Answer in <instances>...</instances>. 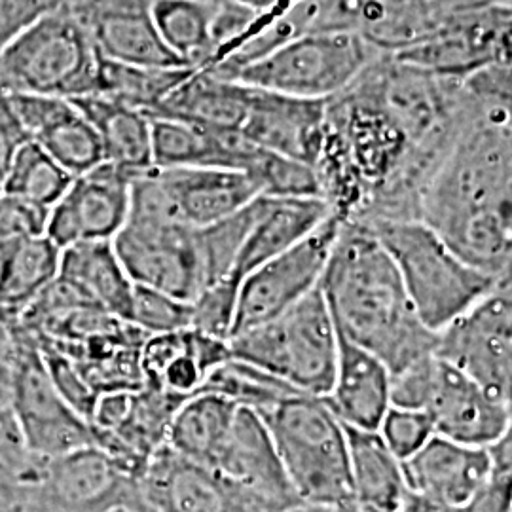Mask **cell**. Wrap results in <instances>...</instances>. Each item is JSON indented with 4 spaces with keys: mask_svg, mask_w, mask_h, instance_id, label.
Returning <instances> with one entry per match:
<instances>
[{
    "mask_svg": "<svg viewBox=\"0 0 512 512\" xmlns=\"http://www.w3.org/2000/svg\"><path fill=\"white\" fill-rule=\"evenodd\" d=\"M128 323L148 336L188 329L192 323V306L171 294L135 285Z\"/></svg>",
    "mask_w": 512,
    "mask_h": 512,
    "instance_id": "cell-40",
    "label": "cell"
},
{
    "mask_svg": "<svg viewBox=\"0 0 512 512\" xmlns=\"http://www.w3.org/2000/svg\"><path fill=\"white\" fill-rule=\"evenodd\" d=\"M319 287L336 330L391 374L433 353L437 332L423 325L393 258L365 224L342 222Z\"/></svg>",
    "mask_w": 512,
    "mask_h": 512,
    "instance_id": "cell-3",
    "label": "cell"
},
{
    "mask_svg": "<svg viewBox=\"0 0 512 512\" xmlns=\"http://www.w3.org/2000/svg\"><path fill=\"white\" fill-rule=\"evenodd\" d=\"M61 0H0V52Z\"/></svg>",
    "mask_w": 512,
    "mask_h": 512,
    "instance_id": "cell-44",
    "label": "cell"
},
{
    "mask_svg": "<svg viewBox=\"0 0 512 512\" xmlns=\"http://www.w3.org/2000/svg\"><path fill=\"white\" fill-rule=\"evenodd\" d=\"M48 211L0 192V266L19 243L42 236Z\"/></svg>",
    "mask_w": 512,
    "mask_h": 512,
    "instance_id": "cell-43",
    "label": "cell"
},
{
    "mask_svg": "<svg viewBox=\"0 0 512 512\" xmlns=\"http://www.w3.org/2000/svg\"><path fill=\"white\" fill-rule=\"evenodd\" d=\"M27 141L29 139L21 128L14 110L10 107L8 95L0 92V192L19 148L23 147Z\"/></svg>",
    "mask_w": 512,
    "mask_h": 512,
    "instance_id": "cell-45",
    "label": "cell"
},
{
    "mask_svg": "<svg viewBox=\"0 0 512 512\" xmlns=\"http://www.w3.org/2000/svg\"><path fill=\"white\" fill-rule=\"evenodd\" d=\"M342 220L330 215L308 238L266 260L239 283L232 334L258 327L319 287Z\"/></svg>",
    "mask_w": 512,
    "mask_h": 512,
    "instance_id": "cell-14",
    "label": "cell"
},
{
    "mask_svg": "<svg viewBox=\"0 0 512 512\" xmlns=\"http://www.w3.org/2000/svg\"><path fill=\"white\" fill-rule=\"evenodd\" d=\"M346 435L353 497L374 511H399L408 497L401 459L385 446L378 431L346 425Z\"/></svg>",
    "mask_w": 512,
    "mask_h": 512,
    "instance_id": "cell-30",
    "label": "cell"
},
{
    "mask_svg": "<svg viewBox=\"0 0 512 512\" xmlns=\"http://www.w3.org/2000/svg\"><path fill=\"white\" fill-rule=\"evenodd\" d=\"M61 249L42 236L25 239L0 266V329L18 325L21 315L59 274Z\"/></svg>",
    "mask_w": 512,
    "mask_h": 512,
    "instance_id": "cell-32",
    "label": "cell"
},
{
    "mask_svg": "<svg viewBox=\"0 0 512 512\" xmlns=\"http://www.w3.org/2000/svg\"><path fill=\"white\" fill-rule=\"evenodd\" d=\"M433 355L512 404V283L480 298L437 332Z\"/></svg>",
    "mask_w": 512,
    "mask_h": 512,
    "instance_id": "cell-12",
    "label": "cell"
},
{
    "mask_svg": "<svg viewBox=\"0 0 512 512\" xmlns=\"http://www.w3.org/2000/svg\"><path fill=\"white\" fill-rule=\"evenodd\" d=\"M361 224L372 230L393 258L423 325L433 332L444 329L497 287L512 283L497 281L469 266L423 220H374Z\"/></svg>",
    "mask_w": 512,
    "mask_h": 512,
    "instance_id": "cell-4",
    "label": "cell"
},
{
    "mask_svg": "<svg viewBox=\"0 0 512 512\" xmlns=\"http://www.w3.org/2000/svg\"><path fill=\"white\" fill-rule=\"evenodd\" d=\"M391 372L370 351L338 332V359L334 382L325 401L348 427L378 431L387 408Z\"/></svg>",
    "mask_w": 512,
    "mask_h": 512,
    "instance_id": "cell-26",
    "label": "cell"
},
{
    "mask_svg": "<svg viewBox=\"0 0 512 512\" xmlns=\"http://www.w3.org/2000/svg\"><path fill=\"white\" fill-rule=\"evenodd\" d=\"M512 0L444 12L435 29L395 57L442 76L465 78L484 67L511 63Z\"/></svg>",
    "mask_w": 512,
    "mask_h": 512,
    "instance_id": "cell-13",
    "label": "cell"
},
{
    "mask_svg": "<svg viewBox=\"0 0 512 512\" xmlns=\"http://www.w3.org/2000/svg\"><path fill=\"white\" fill-rule=\"evenodd\" d=\"M230 357L228 340L192 327L150 334L141 346L143 385L188 399L196 395L209 374Z\"/></svg>",
    "mask_w": 512,
    "mask_h": 512,
    "instance_id": "cell-23",
    "label": "cell"
},
{
    "mask_svg": "<svg viewBox=\"0 0 512 512\" xmlns=\"http://www.w3.org/2000/svg\"><path fill=\"white\" fill-rule=\"evenodd\" d=\"M401 463L408 492L439 509H454L469 501L488 480L492 467L486 446L461 444L440 435H433Z\"/></svg>",
    "mask_w": 512,
    "mask_h": 512,
    "instance_id": "cell-22",
    "label": "cell"
},
{
    "mask_svg": "<svg viewBox=\"0 0 512 512\" xmlns=\"http://www.w3.org/2000/svg\"><path fill=\"white\" fill-rule=\"evenodd\" d=\"M378 54L382 50L357 33H304L228 78L291 97L327 101L344 92Z\"/></svg>",
    "mask_w": 512,
    "mask_h": 512,
    "instance_id": "cell-8",
    "label": "cell"
},
{
    "mask_svg": "<svg viewBox=\"0 0 512 512\" xmlns=\"http://www.w3.org/2000/svg\"><path fill=\"white\" fill-rule=\"evenodd\" d=\"M382 54L325 105L315 173L321 198L342 222L418 219L421 192L458 135L387 92Z\"/></svg>",
    "mask_w": 512,
    "mask_h": 512,
    "instance_id": "cell-1",
    "label": "cell"
},
{
    "mask_svg": "<svg viewBox=\"0 0 512 512\" xmlns=\"http://www.w3.org/2000/svg\"><path fill=\"white\" fill-rule=\"evenodd\" d=\"M463 86L469 109L421 192L418 219L469 266L512 281V95Z\"/></svg>",
    "mask_w": 512,
    "mask_h": 512,
    "instance_id": "cell-2",
    "label": "cell"
},
{
    "mask_svg": "<svg viewBox=\"0 0 512 512\" xmlns=\"http://www.w3.org/2000/svg\"><path fill=\"white\" fill-rule=\"evenodd\" d=\"M148 116L152 165L156 167H222L249 175L255 165L260 147L245 141L239 133L205 128L165 114Z\"/></svg>",
    "mask_w": 512,
    "mask_h": 512,
    "instance_id": "cell-24",
    "label": "cell"
},
{
    "mask_svg": "<svg viewBox=\"0 0 512 512\" xmlns=\"http://www.w3.org/2000/svg\"><path fill=\"white\" fill-rule=\"evenodd\" d=\"M239 281L232 275L205 289L192 306V329L209 336L230 340L238 304Z\"/></svg>",
    "mask_w": 512,
    "mask_h": 512,
    "instance_id": "cell-41",
    "label": "cell"
},
{
    "mask_svg": "<svg viewBox=\"0 0 512 512\" xmlns=\"http://www.w3.org/2000/svg\"><path fill=\"white\" fill-rule=\"evenodd\" d=\"M289 512H378L370 507H366L363 503H359L355 497H349L344 501H336V503H302L300 507H296Z\"/></svg>",
    "mask_w": 512,
    "mask_h": 512,
    "instance_id": "cell-47",
    "label": "cell"
},
{
    "mask_svg": "<svg viewBox=\"0 0 512 512\" xmlns=\"http://www.w3.org/2000/svg\"><path fill=\"white\" fill-rule=\"evenodd\" d=\"M425 412L435 435L471 446H490L512 429V404L495 399L439 357Z\"/></svg>",
    "mask_w": 512,
    "mask_h": 512,
    "instance_id": "cell-19",
    "label": "cell"
},
{
    "mask_svg": "<svg viewBox=\"0 0 512 512\" xmlns=\"http://www.w3.org/2000/svg\"><path fill=\"white\" fill-rule=\"evenodd\" d=\"M35 490L48 512L150 511L141 478L95 444L48 459Z\"/></svg>",
    "mask_w": 512,
    "mask_h": 512,
    "instance_id": "cell-15",
    "label": "cell"
},
{
    "mask_svg": "<svg viewBox=\"0 0 512 512\" xmlns=\"http://www.w3.org/2000/svg\"><path fill=\"white\" fill-rule=\"evenodd\" d=\"M202 391L230 399L232 403L251 408L258 414L272 408L285 397L300 393L287 382L234 357H230L226 363L217 366L209 374L198 393Z\"/></svg>",
    "mask_w": 512,
    "mask_h": 512,
    "instance_id": "cell-37",
    "label": "cell"
},
{
    "mask_svg": "<svg viewBox=\"0 0 512 512\" xmlns=\"http://www.w3.org/2000/svg\"><path fill=\"white\" fill-rule=\"evenodd\" d=\"M234 359L256 366L300 393L325 397L334 382L338 330L321 287L258 327L234 334Z\"/></svg>",
    "mask_w": 512,
    "mask_h": 512,
    "instance_id": "cell-5",
    "label": "cell"
},
{
    "mask_svg": "<svg viewBox=\"0 0 512 512\" xmlns=\"http://www.w3.org/2000/svg\"><path fill=\"white\" fill-rule=\"evenodd\" d=\"M217 0H156L148 14L167 48L186 67L202 69L213 61L211 21Z\"/></svg>",
    "mask_w": 512,
    "mask_h": 512,
    "instance_id": "cell-34",
    "label": "cell"
},
{
    "mask_svg": "<svg viewBox=\"0 0 512 512\" xmlns=\"http://www.w3.org/2000/svg\"><path fill=\"white\" fill-rule=\"evenodd\" d=\"M73 179V175L57 164L52 156L33 141H27L12 162L2 194L50 211Z\"/></svg>",
    "mask_w": 512,
    "mask_h": 512,
    "instance_id": "cell-36",
    "label": "cell"
},
{
    "mask_svg": "<svg viewBox=\"0 0 512 512\" xmlns=\"http://www.w3.org/2000/svg\"><path fill=\"white\" fill-rule=\"evenodd\" d=\"M95 306L128 321L135 283L116 255L112 241H82L61 251L59 274Z\"/></svg>",
    "mask_w": 512,
    "mask_h": 512,
    "instance_id": "cell-29",
    "label": "cell"
},
{
    "mask_svg": "<svg viewBox=\"0 0 512 512\" xmlns=\"http://www.w3.org/2000/svg\"><path fill=\"white\" fill-rule=\"evenodd\" d=\"M260 418L302 503L353 497L346 425L325 397L294 393L264 410Z\"/></svg>",
    "mask_w": 512,
    "mask_h": 512,
    "instance_id": "cell-6",
    "label": "cell"
},
{
    "mask_svg": "<svg viewBox=\"0 0 512 512\" xmlns=\"http://www.w3.org/2000/svg\"><path fill=\"white\" fill-rule=\"evenodd\" d=\"M488 448L490 476L469 501L454 509L431 507V512H512V429Z\"/></svg>",
    "mask_w": 512,
    "mask_h": 512,
    "instance_id": "cell-39",
    "label": "cell"
},
{
    "mask_svg": "<svg viewBox=\"0 0 512 512\" xmlns=\"http://www.w3.org/2000/svg\"><path fill=\"white\" fill-rule=\"evenodd\" d=\"M253 86L220 78L207 69H194L167 95L164 103L148 114H165L205 128L239 133L243 126Z\"/></svg>",
    "mask_w": 512,
    "mask_h": 512,
    "instance_id": "cell-27",
    "label": "cell"
},
{
    "mask_svg": "<svg viewBox=\"0 0 512 512\" xmlns=\"http://www.w3.org/2000/svg\"><path fill=\"white\" fill-rule=\"evenodd\" d=\"M327 101L300 99L253 86L239 135L256 147L315 167L323 145Z\"/></svg>",
    "mask_w": 512,
    "mask_h": 512,
    "instance_id": "cell-21",
    "label": "cell"
},
{
    "mask_svg": "<svg viewBox=\"0 0 512 512\" xmlns=\"http://www.w3.org/2000/svg\"><path fill=\"white\" fill-rule=\"evenodd\" d=\"M14 344V380L8 408L29 450L54 459L95 444L92 425L57 391L35 338L18 325L4 329Z\"/></svg>",
    "mask_w": 512,
    "mask_h": 512,
    "instance_id": "cell-11",
    "label": "cell"
},
{
    "mask_svg": "<svg viewBox=\"0 0 512 512\" xmlns=\"http://www.w3.org/2000/svg\"><path fill=\"white\" fill-rule=\"evenodd\" d=\"M378 433L385 446L404 461L425 446V442L435 435V429L425 410L391 404L380 421Z\"/></svg>",
    "mask_w": 512,
    "mask_h": 512,
    "instance_id": "cell-42",
    "label": "cell"
},
{
    "mask_svg": "<svg viewBox=\"0 0 512 512\" xmlns=\"http://www.w3.org/2000/svg\"><path fill=\"white\" fill-rule=\"evenodd\" d=\"M110 512H152V511H141V509H116V511Z\"/></svg>",
    "mask_w": 512,
    "mask_h": 512,
    "instance_id": "cell-50",
    "label": "cell"
},
{
    "mask_svg": "<svg viewBox=\"0 0 512 512\" xmlns=\"http://www.w3.org/2000/svg\"><path fill=\"white\" fill-rule=\"evenodd\" d=\"M439 12H450L465 6H478V4H490V2H511V0H425Z\"/></svg>",
    "mask_w": 512,
    "mask_h": 512,
    "instance_id": "cell-48",
    "label": "cell"
},
{
    "mask_svg": "<svg viewBox=\"0 0 512 512\" xmlns=\"http://www.w3.org/2000/svg\"><path fill=\"white\" fill-rule=\"evenodd\" d=\"M112 247L135 285L192 304L207 289L200 228L131 209Z\"/></svg>",
    "mask_w": 512,
    "mask_h": 512,
    "instance_id": "cell-9",
    "label": "cell"
},
{
    "mask_svg": "<svg viewBox=\"0 0 512 512\" xmlns=\"http://www.w3.org/2000/svg\"><path fill=\"white\" fill-rule=\"evenodd\" d=\"M249 177L258 184L262 196L274 198H321L315 167L293 158L260 150Z\"/></svg>",
    "mask_w": 512,
    "mask_h": 512,
    "instance_id": "cell-38",
    "label": "cell"
},
{
    "mask_svg": "<svg viewBox=\"0 0 512 512\" xmlns=\"http://www.w3.org/2000/svg\"><path fill=\"white\" fill-rule=\"evenodd\" d=\"M71 101L90 120L101 141L105 162L131 175L152 167V129L145 110L99 93L82 95Z\"/></svg>",
    "mask_w": 512,
    "mask_h": 512,
    "instance_id": "cell-28",
    "label": "cell"
},
{
    "mask_svg": "<svg viewBox=\"0 0 512 512\" xmlns=\"http://www.w3.org/2000/svg\"><path fill=\"white\" fill-rule=\"evenodd\" d=\"M209 469L238 484L274 512H289L302 505L275 452L266 423L251 408L238 406L230 435Z\"/></svg>",
    "mask_w": 512,
    "mask_h": 512,
    "instance_id": "cell-18",
    "label": "cell"
},
{
    "mask_svg": "<svg viewBox=\"0 0 512 512\" xmlns=\"http://www.w3.org/2000/svg\"><path fill=\"white\" fill-rule=\"evenodd\" d=\"M141 490L152 512H274L238 484L183 458L167 444L148 459Z\"/></svg>",
    "mask_w": 512,
    "mask_h": 512,
    "instance_id": "cell-17",
    "label": "cell"
},
{
    "mask_svg": "<svg viewBox=\"0 0 512 512\" xmlns=\"http://www.w3.org/2000/svg\"><path fill=\"white\" fill-rule=\"evenodd\" d=\"M190 67H141L107 59L99 54L95 93L118 99L135 109L152 112L173 92Z\"/></svg>",
    "mask_w": 512,
    "mask_h": 512,
    "instance_id": "cell-35",
    "label": "cell"
},
{
    "mask_svg": "<svg viewBox=\"0 0 512 512\" xmlns=\"http://www.w3.org/2000/svg\"><path fill=\"white\" fill-rule=\"evenodd\" d=\"M397 512H431V509H429V505L421 497L408 492V497H406L403 507Z\"/></svg>",
    "mask_w": 512,
    "mask_h": 512,
    "instance_id": "cell-49",
    "label": "cell"
},
{
    "mask_svg": "<svg viewBox=\"0 0 512 512\" xmlns=\"http://www.w3.org/2000/svg\"><path fill=\"white\" fill-rule=\"evenodd\" d=\"M238 406L205 391L188 397L169 423L165 444L183 458L211 467L230 435Z\"/></svg>",
    "mask_w": 512,
    "mask_h": 512,
    "instance_id": "cell-33",
    "label": "cell"
},
{
    "mask_svg": "<svg viewBox=\"0 0 512 512\" xmlns=\"http://www.w3.org/2000/svg\"><path fill=\"white\" fill-rule=\"evenodd\" d=\"M332 213L329 203L319 196L311 198H256L255 217L243 239L230 275L241 279L260 264L291 249L308 238Z\"/></svg>",
    "mask_w": 512,
    "mask_h": 512,
    "instance_id": "cell-25",
    "label": "cell"
},
{
    "mask_svg": "<svg viewBox=\"0 0 512 512\" xmlns=\"http://www.w3.org/2000/svg\"><path fill=\"white\" fill-rule=\"evenodd\" d=\"M82 23L107 59L141 67H186L158 35L148 10L105 12Z\"/></svg>",
    "mask_w": 512,
    "mask_h": 512,
    "instance_id": "cell-31",
    "label": "cell"
},
{
    "mask_svg": "<svg viewBox=\"0 0 512 512\" xmlns=\"http://www.w3.org/2000/svg\"><path fill=\"white\" fill-rule=\"evenodd\" d=\"M14 380V344L10 334L0 329V408H6L12 397Z\"/></svg>",
    "mask_w": 512,
    "mask_h": 512,
    "instance_id": "cell-46",
    "label": "cell"
},
{
    "mask_svg": "<svg viewBox=\"0 0 512 512\" xmlns=\"http://www.w3.org/2000/svg\"><path fill=\"white\" fill-rule=\"evenodd\" d=\"M6 95L27 139L73 177L105 162L95 129L71 99L35 93Z\"/></svg>",
    "mask_w": 512,
    "mask_h": 512,
    "instance_id": "cell-20",
    "label": "cell"
},
{
    "mask_svg": "<svg viewBox=\"0 0 512 512\" xmlns=\"http://www.w3.org/2000/svg\"><path fill=\"white\" fill-rule=\"evenodd\" d=\"M133 177L109 162L76 175L48 211L44 236L61 251L82 241H112L128 219Z\"/></svg>",
    "mask_w": 512,
    "mask_h": 512,
    "instance_id": "cell-16",
    "label": "cell"
},
{
    "mask_svg": "<svg viewBox=\"0 0 512 512\" xmlns=\"http://www.w3.org/2000/svg\"><path fill=\"white\" fill-rule=\"evenodd\" d=\"M262 196L243 171L222 167H148L131 181V209L205 228Z\"/></svg>",
    "mask_w": 512,
    "mask_h": 512,
    "instance_id": "cell-10",
    "label": "cell"
},
{
    "mask_svg": "<svg viewBox=\"0 0 512 512\" xmlns=\"http://www.w3.org/2000/svg\"><path fill=\"white\" fill-rule=\"evenodd\" d=\"M97 67L88 29L61 0L0 52V90L76 99L95 93Z\"/></svg>",
    "mask_w": 512,
    "mask_h": 512,
    "instance_id": "cell-7",
    "label": "cell"
}]
</instances>
